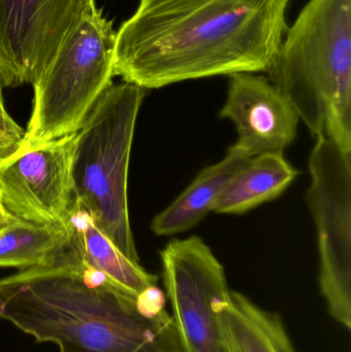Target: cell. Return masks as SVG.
Returning a JSON list of instances; mask_svg holds the SVG:
<instances>
[{"label": "cell", "mask_w": 351, "mask_h": 352, "mask_svg": "<svg viewBox=\"0 0 351 352\" xmlns=\"http://www.w3.org/2000/svg\"><path fill=\"white\" fill-rule=\"evenodd\" d=\"M290 0H140L117 31L115 76L144 90L265 72Z\"/></svg>", "instance_id": "1"}, {"label": "cell", "mask_w": 351, "mask_h": 352, "mask_svg": "<svg viewBox=\"0 0 351 352\" xmlns=\"http://www.w3.org/2000/svg\"><path fill=\"white\" fill-rule=\"evenodd\" d=\"M0 320L60 352H181L159 287L136 297L68 243L43 264L0 278Z\"/></svg>", "instance_id": "2"}, {"label": "cell", "mask_w": 351, "mask_h": 352, "mask_svg": "<svg viewBox=\"0 0 351 352\" xmlns=\"http://www.w3.org/2000/svg\"><path fill=\"white\" fill-rule=\"evenodd\" d=\"M266 72L317 140L351 155V0H309Z\"/></svg>", "instance_id": "3"}, {"label": "cell", "mask_w": 351, "mask_h": 352, "mask_svg": "<svg viewBox=\"0 0 351 352\" xmlns=\"http://www.w3.org/2000/svg\"><path fill=\"white\" fill-rule=\"evenodd\" d=\"M117 31L96 0H82L41 76L28 127L19 148L76 133L95 103L113 85Z\"/></svg>", "instance_id": "4"}, {"label": "cell", "mask_w": 351, "mask_h": 352, "mask_svg": "<svg viewBox=\"0 0 351 352\" xmlns=\"http://www.w3.org/2000/svg\"><path fill=\"white\" fill-rule=\"evenodd\" d=\"M146 93L126 82L104 91L78 131L72 168L73 200L127 258L137 263L128 207V173Z\"/></svg>", "instance_id": "5"}, {"label": "cell", "mask_w": 351, "mask_h": 352, "mask_svg": "<svg viewBox=\"0 0 351 352\" xmlns=\"http://www.w3.org/2000/svg\"><path fill=\"white\" fill-rule=\"evenodd\" d=\"M307 204L317 229L319 287L332 318L351 328V155L319 138L309 157Z\"/></svg>", "instance_id": "6"}, {"label": "cell", "mask_w": 351, "mask_h": 352, "mask_svg": "<svg viewBox=\"0 0 351 352\" xmlns=\"http://www.w3.org/2000/svg\"><path fill=\"white\" fill-rule=\"evenodd\" d=\"M160 256L181 352H225L218 309L231 289L212 248L198 236H190L171 240Z\"/></svg>", "instance_id": "7"}, {"label": "cell", "mask_w": 351, "mask_h": 352, "mask_svg": "<svg viewBox=\"0 0 351 352\" xmlns=\"http://www.w3.org/2000/svg\"><path fill=\"white\" fill-rule=\"evenodd\" d=\"M78 132L0 161V197L8 212L37 225L63 223L73 201Z\"/></svg>", "instance_id": "8"}, {"label": "cell", "mask_w": 351, "mask_h": 352, "mask_svg": "<svg viewBox=\"0 0 351 352\" xmlns=\"http://www.w3.org/2000/svg\"><path fill=\"white\" fill-rule=\"evenodd\" d=\"M82 0H0V82L32 85L53 57Z\"/></svg>", "instance_id": "9"}, {"label": "cell", "mask_w": 351, "mask_h": 352, "mask_svg": "<svg viewBox=\"0 0 351 352\" xmlns=\"http://www.w3.org/2000/svg\"><path fill=\"white\" fill-rule=\"evenodd\" d=\"M220 119L236 127V146L249 158L284 153L294 142L300 121L290 101L265 76L253 72L229 76L228 93Z\"/></svg>", "instance_id": "10"}, {"label": "cell", "mask_w": 351, "mask_h": 352, "mask_svg": "<svg viewBox=\"0 0 351 352\" xmlns=\"http://www.w3.org/2000/svg\"><path fill=\"white\" fill-rule=\"evenodd\" d=\"M64 223L70 248L87 266L104 275L113 285L139 298L158 287V276L127 258L92 215L74 200Z\"/></svg>", "instance_id": "11"}, {"label": "cell", "mask_w": 351, "mask_h": 352, "mask_svg": "<svg viewBox=\"0 0 351 352\" xmlns=\"http://www.w3.org/2000/svg\"><path fill=\"white\" fill-rule=\"evenodd\" d=\"M225 352H295L282 318L231 291L218 309Z\"/></svg>", "instance_id": "12"}, {"label": "cell", "mask_w": 351, "mask_h": 352, "mask_svg": "<svg viewBox=\"0 0 351 352\" xmlns=\"http://www.w3.org/2000/svg\"><path fill=\"white\" fill-rule=\"evenodd\" d=\"M249 157L236 144L230 146L223 160L200 171L190 186L155 217L152 231L158 236L183 233L199 223L212 211L216 199L234 173Z\"/></svg>", "instance_id": "13"}, {"label": "cell", "mask_w": 351, "mask_h": 352, "mask_svg": "<svg viewBox=\"0 0 351 352\" xmlns=\"http://www.w3.org/2000/svg\"><path fill=\"white\" fill-rule=\"evenodd\" d=\"M299 173L284 153H265L251 157L229 180L212 211L220 214H242L278 198Z\"/></svg>", "instance_id": "14"}, {"label": "cell", "mask_w": 351, "mask_h": 352, "mask_svg": "<svg viewBox=\"0 0 351 352\" xmlns=\"http://www.w3.org/2000/svg\"><path fill=\"white\" fill-rule=\"evenodd\" d=\"M69 240L65 223L37 225L16 219L0 232V267L19 270L47 262Z\"/></svg>", "instance_id": "15"}, {"label": "cell", "mask_w": 351, "mask_h": 352, "mask_svg": "<svg viewBox=\"0 0 351 352\" xmlns=\"http://www.w3.org/2000/svg\"><path fill=\"white\" fill-rule=\"evenodd\" d=\"M2 88L0 82V161L16 152L25 136V130L12 119L6 109Z\"/></svg>", "instance_id": "16"}, {"label": "cell", "mask_w": 351, "mask_h": 352, "mask_svg": "<svg viewBox=\"0 0 351 352\" xmlns=\"http://www.w3.org/2000/svg\"><path fill=\"white\" fill-rule=\"evenodd\" d=\"M16 219H18V217H14V215H12V213L6 210L5 207L2 204L1 197H0V232H1L4 228L10 226V223L16 221Z\"/></svg>", "instance_id": "17"}]
</instances>
